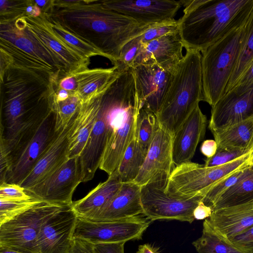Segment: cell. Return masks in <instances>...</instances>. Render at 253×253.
<instances>
[{
    "label": "cell",
    "instance_id": "2e32d148",
    "mask_svg": "<svg viewBox=\"0 0 253 253\" xmlns=\"http://www.w3.org/2000/svg\"><path fill=\"white\" fill-rule=\"evenodd\" d=\"M173 136L159 125L144 163L133 182L141 187L155 181L168 180L174 168L172 160Z\"/></svg>",
    "mask_w": 253,
    "mask_h": 253
},
{
    "label": "cell",
    "instance_id": "ba28073f",
    "mask_svg": "<svg viewBox=\"0 0 253 253\" xmlns=\"http://www.w3.org/2000/svg\"><path fill=\"white\" fill-rule=\"evenodd\" d=\"M64 206L41 201L0 223V247L22 253H40L38 239L43 222Z\"/></svg>",
    "mask_w": 253,
    "mask_h": 253
},
{
    "label": "cell",
    "instance_id": "83f0119b",
    "mask_svg": "<svg viewBox=\"0 0 253 253\" xmlns=\"http://www.w3.org/2000/svg\"><path fill=\"white\" fill-rule=\"evenodd\" d=\"M211 131L216 142L217 149L247 152L253 131V116L242 122Z\"/></svg>",
    "mask_w": 253,
    "mask_h": 253
},
{
    "label": "cell",
    "instance_id": "b9f144b4",
    "mask_svg": "<svg viewBox=\"0 0 253 253\" xmlns=\"http://www.w3.org/2000/svg\"><path fill=\"white\" fill-rule=\"evenodd\" d=\"M178 31V22L175 20L153 26L140 35L141 42H147Z\"/></svg>",
    "mask_w": 253,
    "mask_h": 253
},
{
    "label": "cell",
    "instance_id": "e575fe53",
    "mask_svg": "<svg viewBox=\"0 0 253 253\" xmlns=\"http://www.w3.org/2000/svg\"><path fill=\"white\" fill-rule=\"evenodd\" d=\"M253 59V16L247 29L240 52L224 94L235 85Z\"/></svg>",
    "mask_w": 253,
    "mask_h": 253
},
{
    "label": "cell",
    "instance_id": "836d02e7",
    "mask_svg": "<svg viewBox=\"0 0 253 253\" xmlns=\"http://www.w3.org/2000/svg\"><path fill=\"white\" fill-rule=\"evenodd\" d=\"M156 116L140 108L137 116L135 136L145 154H147L159 126Z\"/></svg>",
    "mask_w": 253,
    "mask_h": 253
},
{
    "label": "cell",
    "instance_id": "9c48e42d",
    "mask_svg": "<svg viewBox=\"0 0 253 253\" xmlns=\"http://www.w3.org/2000/svg\"><path fill=\"white\" fill-rule=\"evenodd\" d=\"M168 180H158L141 186L143 214L151 221L174 219L191 223L193 212L203 197L179 198L165 192Z\"/></svg>",
    "mask_w": 253,
    "mask_h": 253
},
{
    "label": "cell",
    "instance_id": "d6a6232c",
    "mask_svg": "<svg viewBox=\"0 0 253 253\" xmlns=\"http://www.w3.org/2000/svg\"><path fill=\"white\" fill-rule=\"evenodd\" d=\"M43 15L54 34L82 58L89 60L92 56L99 55L104 57L99 50L90 44L70 32L54 20Z\"/></svg>",
    "mask_w": 253,
    "mask_h": 253
},
{
    "label": "cell",
    "instance_id": "60d3db41",
    "mask_svg": "<svg viewBox=\"0 0 253 253\" xmlns=\"http://www.w3.org/2000/svg\"><path fill=\"white\" fill-rule=\"evenodd\" d=\"M141 43L140 35L127 42L121 51L120 57L116 66H118L121 69L131 67Z\"/></svg>",
    "mask_w": 253,
    "mask_h": 253
},
{
    "label": "cell",
    "instance_id": "f907efd6",
    "mask_svg": "<svg viewBox=\"0 0 253 253\" xmlns=\"http://www.w3.org/2000/svg\"><path fill=\"white\" fill-rule=\"evenodd\" d=\"M42 14V9L35 3L34 0H29V3L26 8V15L33 17H38Z\"/></svg>",
    "mask_w": 253,
    "mask_h": 253
},
{
    "label": "cell",
    "instance_id": "f1b7e54d",
    "mask_svg": "<svg viewBox=\"0 0 253 253\" xmlns=\"http://www.w3.org/2000/svg\"><path fill=\"white\" fill-rule=\"evenodd\" d=\"M118 68V66L92 69L86 67L69 73L75 80L76 89L74 92L78 93L81 100H85L103 88L113 77Z\"/></svg>",
    "mask_w": 253,
    "mask_h": 253
},
{
    "label": "cell",
    "instance_id": "ffe728a7",
    "mask_svg": "<svg viewBox=\"0 0 253 253\" xmlns=\"http://www.w3.org/2000/svg\"><path fill=\"white\" fill-rule=\"evenodd\" d=\"M183 47L179 31L142 43L132 67L139 64H156L172 71L183 57Z\"/></svg>",
    "mask_w": 253,
    "mask_h": 253
},
{
    "label": "cell",
    "instance_id": "7402d4cb",
    "mask_svg": "<svg viewBox=\"0 0 253 253\" xmlns=\"http://www.w3.org/2000/svg\"><path fill=\"white\" fill-rule=\"evenodd\" d=\"M253 116V86L238 94L229 92L211 107L208 127L211 131L242 122Z\"/></svg>",
    "mask_w": 253,
    "mask_h": 253
},
{
    "label": "cell",
    "instance_id": "9a60e30c",
    "mask_svg": "<svg viewBox=\"0 0 253 253\" xmlns=\"http://www.w3.org/2000/svg\"><path fill=\"white\" fill-rule=\"evenodd\" d=\"M131 68L140 108L156 115L163 103L173 70H166L156 64H139Z\"/></svg>",
    "mask_w": 253,
    "mask_h": 253
},
{
    "label": "cell",
    "instance_id": "8fae6325",
    "mask_svg": "<svg viewBox=\"0 0 253 253\" xmlns=\"http://www.w3.org/2000/svg\"><path fill=\"white\" fill-rule=\"evenodd\" d=\"M56 125L53 108L35 133L10 152L6 183L20 184L30 174L53 138L57 131Z\"/></svg>",
    "mask_w": 253,
    "mask_h": 253
},
{
    "label": "cell",
    "instance_id": "8992f818",
    "mask_svg": "<svg viewBox=\"0 0 253 253\" xmlns=\"http://www.w3.org/2000/svg\"><path fill=\"white\" fill-rule=\"evenodd\" d=\"M135 100L134 90L124 83H110L101 89L96 122L79 156L82 182L88 181L94 177L117 123Z\"/></svg>",
    "mask_w": 253,
    "mask_h": 253
},
{
    "label": "cell",
    "instance_id": "7dc6e473",
    "mask_svg": "<svg viewBox=\"0 0 253 253\" xmlns=\"http://www.w3.org/2000/svg\"><path fill=\"white\" fill-rule=\"evenodd\" d=\"M125 243H105L94 244L96 253H124Z\"/></svg>",
    "mask_w": 253,
    "mask_h": 253
},
{
    "label": "cell",
    "instance_id": "d4e9b609",
    "mask_svg": "<svg viewBox=\"0 0 253 253\" xmlns=\"http://www.w3.org/2000/svg\"><path fill=\"white\" fill-rule=\"evenodd\" d=\"M143 214L141 187L134 182L123 183L115 196L90 220H113Z\"/></svg>",
    "mask_w": 253,
    "mask_h": 253
},
{
    "label": "cell",
    "instance_id": "d6986e66",
    "mask_svg": "<svg viewBox=\"0 0 253 253\" xmlns=\"http://www.w3.org/2000/svg\"><path fill=\"white\" fill-rule=\"evenodd\" d=\"M77 112L66 126L57 130L34 169L19 184L25 190L49 175L68 158L70 136L76 123Z\"/></svg>",
    "mask_w": 253,
    "mask_h": 253
},
{
    "label": "cell",
    "instance_id": "44dd1931",
    "mask_svg": "<svg viewBox=\"0 0 253 253\" xmlns=\"http://www.w3.org/2000/svg\"><path fill=\"white\" fill-rule=\"evenodd\" d=\"M207 118L199 105L173 134L172 160L176 166L190 161L205 137Z\"/></svg>",
    "mask_w": 253,
    "mask_h": 253
},
{
    "label": "cell",
    "instance_id": "5b68a950",
    "mask_svg": "<svg viewBox=\"0 0 253 253\" xmlns=\"http://www.w3.org/2000/svg\"><path fill=\"white\" fill-rule=\"evenodd\" d=\"M201 52L186 49L173 70L163 103L156 115L159 125L173 135L203 101Z\"/></svg>",
    "mask_w": 253,
    "mask_h": 253
},
{
    "label": "cell",
    "instance_id": "e0dca14e",
    "mask_svg": "<svg viewBox=\"0 0 253 253\" xmlns=\"http://www.w3.org/2000/svg\"><path fill=\"white\" fill-rule=\"evenodd\" d=\"M0 38L43 63L59 79L64 76L59 62L28 29L22 16L11 21H0Z\"/></svg>",
    "mask_w": 253,
    "mask_h": 253
},
{
    "label": "cell",
    "instance_id": "74e56055",
    "mask_svg": "<svg viewBox=\"0 0 253 253\" xmlns=\"http://www.w3.org/2000/svg\"><path fill=\"white\" fill-rule=\"evenodd\" d=\"M81 102L76 92H70L68 99L61 102L53 100V110L56 117V130L65 126L75 115Z\"/></svg>",
    "mask_w": 253,
    "mask_h": 253
},
{
    "label": "cell",
    "instance_id": "816d5d0a",
    "mask_svg": "<svg viewBox=\"0 0 253 253\" xmlns=\"http://www.w3.org/2000/svg\"><path fill=\"white\" fill-rule=\"evenodd\" d=\"M70 92L62 88H57L54 96L56 102L63 101L68 99L70 96Z\"/></svg>",
    "mask_w": 253,
    "mask_h": 253
},
{
    "label": "cell",
    "instance_id": "f6af8a7d",
    "mask_svg": "<svg viewBox=\"0 0 253 253\" xmlns=\"http://www.w3.org/2000/svg\"><path fill=\"white\" fill-rule=\"evenodd\" d=\"M229 241L244 253H253V225Z\"/></svg>",
    "mask_w": 253,
    "mask_h": 253
},
{
    "label": "cell",
    "instance_id": "30bf717a",
    "mask_svg": "<svg viewBox=\"0 0 253 253\" xmlns=\"http://www.w3.org/2000/svg\"><path fill=\"white\" fill-rule=\"evenodd\" d=\"M151 221L140 215L113 220H92L78 217L74 237L93 244L126 243L141 239Z\"/></svg>",
    "mask_w": 253,
    "mask_h": 253
},
{
    "label": "cell",
    "instance_id": "4316f807",
    "mask_svg": "<svg viewBox=\"0 0 253 253\" xmlns=\"http://www.w3.org/2000/svg\"><path fill=\"white\" fill-rule=\"evenodd\" d=\"M122 183L115 171L85 197L73 202L72 206L78 217L90 219L115 196Z\"/></svg>",
    "mask_w": 253,
    "mask_h": 253
},
{
    "label": "cell",
    "instance_id": "4dcf8cb0",
    "mask_svg": "<svg viewBox=\"0 0 253 253\" xmlns=\"http://www.w3.org/2000/svg\"><path fill=\"white\" fill-rule=\"evenodd\" d=\"M192 245L198 253H244L216 233L205 220L201 236Z\"/></svg>",
    "mask_w": 253,
    "mask_h": 253
},
{
    "label": "cell",
    "instance_id": "52a82bcc",
    "mask_svg": "<svg viewBox=\"0 0 253 253\" xmlns=\"http://www.w3.org/2000/svg\"><path fill=\"white\" fill-rule=\"evenodd\" d=\"M248 153L229 163L206 167L191 161L175 166L168 179L165 192L179 198L204 197L212 185L235 171L250 165Z\"/></svg>",
    "mask_w": 253,
    "mask_h": 253
},
{
    "label": "cell",
    "instance_id": "db71d44e",
    "mask_svg": "<svg viewBox=\"0 0 253 253\" xmlns=\"http://www.w3.org/2000/svg\"><path fill=\"white\" fill-rule=\"evenodd\" d=\"M247 152L250 154V160L253 159V131L250 142L247 148Z\"/></svg>",
    "mask_w": 253,
    "mask_h": 253
},
{
    "label": "cell",
    "instance_id": "ab89813d",
    "mask_svg": "<svg viewBox=\"0 0 253 253\" xmlns=\"http://www.w3.org/2000/svg\"><path fill=\"white\" fill-rule=\"evenodd\" d=\"M0 21H11L26 15L29 0L0 1Z\"/></svg>",
    "mask_w": 253,
    "mask_h": 253
},
{
    "label": "cell",
    "instance_id": "277c9868",
    "mask_svg": "<svg viewBox=\"0 0 253 253\" xmlns=\"http://www.w3.org/2000/svg\"><path fill=\"white\" fill-rule=\"evenodd\" d=\"M253 16L250 0L237 22L201 51L203 101L211 107L224 95Z\"/></svg>",
    "mask_w": 253,
    "mask_h": 253
},
{
    "label": "cell",
    "instance_id": "9f6ffc18",
    "mask_svg": "<svg viewBox=\"0 0 253 253\" xmlns=\"http://www.w3.org/2000/svg\"><path fill=\"white\" fill-rule=\"evenodd\" d=\"M250 165L253 167V159L250 160Z\"/></svg>",
    "mask_w": 253,
    "mask_h": 253
},
{
    "label": "cell",
    "instance_id": "d590c367",
    "mask_svg": "<svg viewBox=\"0 0 253 253\" xmlns=\"http://www.w3.org/2000/svg\"><path fill=\"white\" fill-rule=\"evenodd\" d=\"M0 50L10 57L12 64L29 69L46 72L59 79L54 72L43 63L19 49L9 42L0 38Z\"/></svg>",
    "mask_w": 253,
    "mask_h": 253
},
{
    "label": "cell",
    "instance_id": "681fc988",
    "mask_svg": "<svg viewBox=\"0 0 253 253\" xmlns=\"http://www.w3.org/2000/svg\"><path fill=\"white\" fill-rule=\"evenodd\" d=\"M212 211L211 208L206 205L201 201L194 209L193 214L195 219L198 220L206 219L211 215Z\"/></svg>",
    "mask_w": 253,
    "mask_h": 253
},
{
    "label": "cell",
    "instance_id": "f546056e",
    "mask_svg": "<svg viewBox=\"0 0 253 253\" xmlns=\"http://www.w3.org/2000/svg\"><path fill=\"white\" fill-rule=\"evenodd\" d=\"M253 202V167L245 176L225 191L211 206L212 210Z\"/></svg>",
    "mask_w": 253,
    "mask_h": 253
},
{
    "label": "cell",
    "instance_id": "3957f363",
    "mask_svg": "<svg viewBox=\"0 0 253 253\" xmlns=\"http://www.w3.org/2000/svg\"><path fill=\"white\" fill-rule=\"evenodd\" d=\"M250 0H188L177 20L186 49L202 51L238 20Z\"/></svg>",
    "mask_w": 253,
    "mask_h": 253
},
{
    "label": "cell",
    "instance_id": "8d00e7d4",
    "mask_svg": "<svg viewBox=\"0 0 253 253\" xmlns=\"http://www.w3.org/2000/svg\"><path fill=\"white\" fill-rule=\"evenodd\" d=\"M253 168L249 166L239 169L222 179L207 191L202 201L211 207L218 198L228 189L250 172Z\"/></svg>",
    "mask_w": 253,
    "mask_h": 253
},
{
    "label": "cell",
    "instance_id": "484cf974",
    "mask_svg": "<svg viewBox=\"0 0 253 253\" xmlns=\"http://www.w3.org/2000/svg\"><path fill=\"white\" fill-rule=\"evenodd\" d=\"M101 89L81 100L70 136L68 158L79 157L92 131L100 109Z\"/></svg>",
    "mask_w": 253,
    "mask_h": 253
},
{
    "label": "cell",
    "instance_id": "ac0fdd59",
    "mask_svg": "<svg viewBox=\"0 0 253 253\" xmlns=\"http://www.w3.org/2000/svg\"><path fill=\"white\" fill-rule=\"evenodd\" d=\"M22 17L28 29L59 62L64 76L87 67L89 60L80 56L54 34L43 13L38 17L27 15Z\"/></svg>",
    "mask_w": 253,
    "mask_h": 253
},
{
    "label": "cell",
    "instance_id": "7bdbcfd3",
    "mask_svg": "<svg viewBox=\"0 0 253 253\" xmlns=\"http://www.w3.org/2000/svg\"><path fill=\"white\" fill-rule=\"evenodd\" d=\"M248 154L246 151L217 149L214 156L206 158L204 166L206 167L219 166L229 163Z\"/></svg>",
    "mask_w": 253,
    "mask_h": 253
},
{
    "label": "cell",
    "instance_id": "4fadbf2b",
    "mask_svg": "<svg viewBox=\"0 0 253 253\" xmlns=\"http://www.w3.org/2000/svg\"><path fill=\"white\" fill-rule=\"evenodd\" d=\"M78 216L72 205H66L49 215L40 232V253H68L72 245Z\"/></svg>",
    "mask_w": 253,
    "mask_h": 253
},
{
    "label": "cell",
    "instance_id": "603a6c76",
    "mask_svg": "<svg viewBox=\"0 0 253 253\" xmlns=\"http://www.w3.org/2000/svg\"><path fill=\"white\" fill-rule=\"evenodd\" d=\"M140 107L136 106L118 122L110 135L99 169L108 175L117 169L129 143L134 138L137 116Z\"/></svg>",
    "mask_w": 253,
    "mask_h": 253
},
{
    "label": "cell",
    "instance_id": "f5cc1de1",
    "mask_svg": "<svg viewBox=\"0 0 253 253\" xmlns=\"http://www.w3.org/2000/svg\"><path fill=\"white\" fill-rule=\"evenodd\" d=\"M136 253H156L155 250L148 244L139 245Z\"/></svg>",
    "mask_w": 253,
    "mask_h": 253
},
{
    "label": "cell",
    "instance_id": "7a4b0ae2",
    "mask_svg": "<svg viewBox=\"0 0 253 253\" xmlns=\"http://www.w3.org/2000/svg\"><path fill=\"white\" fill-rule=\"evenodd\" d=\"M57 79L13 64L0 73V139L12 141L27 124L52 109Z\"/></svg>",
    "mask_w": 253,
    "mask_h": 253
},
{
    "label": "cell",
    "instance_id": "cb8c5ba5",
    "mask_svg": "<svg viewBox=\"0 0 253 253\" xmlns=\"http://www.w3.org/2000/svg\"><path fill=\"white\" fill-rule=\"evenodd\" d=\"M205 220L229 240L253 225V202L213 210Z\"/></svg>",
    "mask_w": 253,
    "mask_h": 253
},
{
    "label": "cell",
    "instance_id": "c3c4849f",
    "mask_svg": "<svg viewBox=\"0 0 253 253\" xmlns=\"http://www.w3.org/2000/svg\"><path fill=\"white\" fill-rule=\"evenodd\" d=\"M200 151L207 158L212 157L217 151V145L216 141L213 139L204 140L201 144Z\"/></svg>",
    "mask_w": 253,
    "mask_h": 253
},
{
    "label": "cell",
    "instance_id": "1f68e13d",
    "mask_svg": "<svg viewBox=\"0 0 253 253\" xmlns=\"http://www.w3.org/2000/svg\"><path fill=\"white\" fill-rule=\"evenodd\" d=\"M146 155L134 136L116 170L122 183L134 180L144 163Z\"/></svg>",
    "mask_w": 253,
    "mask_h": 253
},
{
    "label": "cell",
    "instance_id": "bcb514c9",
    "mask_svg": "<svg viewBox=\"0 0 253 253\" xmlns=\"http://www.w3.org/2000/svg\"><path fill=\"white\" fill-rule=\"evenodd\" d=\"M68 253H96L94 244L84 239L74 237Z\"/></svg>",
    "mask_w": 253,
    "mask_h": 253
},
{
    "label": "cell",
    "instance_id": "ee69618b",
    "mask_svg": "<svg viewBox=\"0 0 253 253\" xmlns=\"http://www.w3.org/2000/svg\"><path fill=\"white\" fill-rule=\"evenodd\" d=\"M32 197L19 184L6 182L0 184V199L21 201L28 200Z\"/></svg>",
    "mask_w": 253,
    "mask_h": 253
},
{
    "label": "cell",
    "instance_id": "11a10c76",
    "mask_svg": "<svg viewBox=\"0 0 253 253\" xmlns=\"http://www.w3.org/2000/svg\"><path fill=\"white\" fill-rule=\"evenodd\" d=\"M0 253H22L7 249L0 247Z\"/></svg>",
    "mask_w": 253,
    "mask_h": 253
},
{
    "label": "cell",
    "instance_id": "6da1fadb",
    "mask_svg": "<svg viewBox=\"0 0 253 253\" xmlns=\"http://www.w3.org/2000/svg\"><path fill=\"white\" fill-rule=\"evenodd\" d=\"M42 13L95 47L114 66L123 46L153 26L109 9L101 0H51Z\"/></svg>",
    "mask_w": 253,
    "mask_h": 253
},
{
    "label": "cell",
    "instance_id": "5bb4252c",
    "mask_svg": "<svg viewBox=\"0 0 253 253\" xmlns=\"http://www.w3.org/2000/svg\"><path fill=\"white\" fill-rule=\"evenodd\" d=\"M101 2L108 9L149 26L175 20V15L182 6L181 0H111Z\"/></svg>",
    "mask_w": 253,
    "mask_h": 253
},
{
    "label": "cell",
    "instance_id": "7c38bea8",
    "mask_svg": "<svg viewBox=\"0 0 253 253\" xmlns=\"http://www.w3.org/2000/svg\"><path fill=\"white\" fill-rule=\"evenodd\" d=\"M81 182L82 174L79 157L71 158L25 191L30 196L44 202L72 205L73 195Z\"/></svg>",
    "mask_w": 253,
    "mask_h": 253
},
{
    "label": "cell",
    "instance_id": "f35d334b",
    "mask_svg": "<svg viewBox=\"0 0 253 253\" xmlns=\"http://www.w3.org/2000/svg\"><path fill=\"white\" fill-rule=\"evenodd\" d=\"M41 201L33 197L29 199L21 201L0 199V223L14 216Z\"/></svg>",
    "mask_w": 253,
    "mask_h": 253
}]
</instances>
